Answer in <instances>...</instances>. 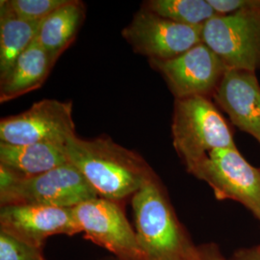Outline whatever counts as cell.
Returning a JSON list of instances; mask_svg holds the SVG:
<instances>
[{"label":"cell","mask_w":260,"mask_h":260,"mask_svg":"<svg viewBox=\"0 0 260 260\" xmlns=\"http://www.w3.org/2000/svg\"><path fill=\"white\" fill-rule=\"evenodd\" d=\"M66 152L99 197L118 204L155 177L143 158L106 138L75 136L67 142Z\"/></svg>","instance_id":"6da1fadb"},{"label":"cell","mask_w":260,"mask_h":260,"mask_svg":"<svg viewBox=\"0 0 260 260\" xmlns=\"http://www.w3.org/2000/svg\"><path fill=\"white\" fill-rule=\"evenodd\" d=\"M135 232L146 260H193L198 246L179 223L154 177L132 196Z\"/></svg>","instance_id":"7a4b0ae2"},{"label":"cell","mask_w":260,"mask_h":260,"mask_svg":"<svg viewBox=\"0 0 260 260\" xmlns=\"http://www.w3.org/2000/svg\"><path fill=\"white\" fill-rule=\"evenodd\" d=\"M99 195L70 162L41 175L20 177L0 166V205L74 208Z\"/></svg>","instance_id":"3957f363"},{"label":"cell","mask_w":260,"mask_h":260,"mask_svg":"<svg viewBox=\"0 0 260 260\" xmlns=\"http://www.w3.org/2000/svg\"><path fill=\"white\" fill-rule=\"evenodd\" d=\"M172 131L187 171L214 149L236 148L231 128L206 96L176 99Z\"/></svg>","instance_id":"277c9868"},{"label":"cell","mask_w":260,"mask_h":260,"mask_svg":"<svg viewBox=\"0 0 260 260\" xmlns=\"http://www.w3.org/2000/svg\"><path fill=\"white\" fill-rule=\"evenodd\" d=\"M188 173L210 186L218 200L240 203L260 221V170L237 148L214 149Z\"/></svg>","instance_id":"5b68a950"},{"label":"cell","mask_w":260,"mask_h":260,"mask_svg":"<svg viewBox=\"0 0 260 260\" xmlns=\"http://www.w3.org/2000/svg\"><path fill=\"white\" fill-rule=\"evenodd\" d=\"M203 43L228 70H260V7L216 16L203 26Z\"/></svg>","instance_id":"8992f818"},{"label":"cell","mask_w":260,"mask_h":260,"mask_svg":"<svg viewBox=\"0 0 260 260\" xmlns=\"http://www.w3.org/2000/svg\"><path fill=\"white\" fill-rule=\"evenodd\" d=\"M79 233L120 260H146L136 232L118 203L101 197L73 208Z\"/></svg>","instance_id":"52a82bcc"},{"label":"cell","mask_w":260,"mask_h":260,"mask_svg":"<svg viewBox=\"0 0 260 260\" xmlns=\"http://www.w3.org/2000/svg\"><path fill=\"white\" fill-rule=\"evenodd\" d=\"M75 136L73 105L57 100L40 101L26 111L0 121V141L10 145H66Z\"/></svg>","instance_id":"ba28073f"},{"label":"cell","mask_w":260,"mask_h":260,"mask_svg":"<svg viewBox=\"0 0 260 260\" xmlns=\"http://www.w3.org/2000/svg\"><path fill=\"white\" fill-rule=\"evenodd\" d=\"M121 34L135 52L159 61L174 59L203 43V27L180 24L146 9L135 14Z\"/></svg>","instance_id":"9c48e42d"},{"label":"cell","mask_w":260,"mask_h":260,"mask_svg":"<svg viewBox=\"0 0 260 260\" xmlns=\"http://www.w3.org/2000/svg\"><path fill=\"white\" fill-rule=\"evenodd\" d=\"M176 99L213 94L225 71L222 60L204 43L174 59L150 60Z\"/></svg>","instance_id":"30bf717a"},{"label":"cell","mask_w":260,"mask_h":260,"mask_svg":"<svg viewBox=\"0 0 260 260\" xmlns=\"http://www.w3.org/2000/svg\"><path fill=\"white\" fill-rule=\"evenodd\" d=\"M0 231L42 249L50 236L79 233L73 208L33 205L1 206Z\"/></svg>","instance_id":"8fae6325"},{"label":"cell","mask_w":260,"mask_h":260,"mask_svg":"<svg viewBox=\"0 0 260 260\" xmlns=\"http://www.w3.org/2000/svg\"><path fill=\"white\" fill-rule=\"evenodd\" d=\"M213 96L235 126L260 143V85L255 73L226 70Z\"/></svg>","instance_id":"7c38bea8"},{"label":"cell","mask_w":260,"mask_h":260,"mask_svg":"<svg viewBox=\"0 0 260 260\" xmlns=\"http://www.w3.org/2000/svg\"><path fill=\"white\" fill-rule=\"evenodd\" d=\"M69 163L66 145L0 143V166L20 177H34Z\"/></svg>","instance_id":"4fadbf2b"},{"label":"cell","mask_w":260,"mask_h":260,"mask_svg":"<svg viewBox=\"0 0 260 260\" xmlns=\"http://www.w3.org/2000/svg\"><path fill=\"white\" fill-rule=\"evenodd\" d=\"M54 65L46 49L35 40L18 58L7 77L0 82L1 103L41 88Z\"/></svg>","instance_id":"5bb4252c"},{"label":"cell","mask_w":260,"mask_h":260,"mask_svg":"<svg viewBox=\"0 0 260 260\" xmlns=\"http://www.w3.org/2000/svg\"><path fill=\"white\" fill-rule=\"evenodd\" d=\"M85 14L83 2L68 0L65 5L42 21L36 40L46 49L54 64L74 43L83 23Z\"/></svg>","instance_id":"9a60e30c"},{"label":"cell","mask_w":260,"mask_h":260,"mask_svg":"<svg viewBox=\"0 0 260 260\" xmlns=\"http://www.w3.org/2000/svg\"><path fill=\"white\" fill-rule=\"evenodd\" d=\"M41 23L20 19L7 0L0 2V81L7 77L19 56L36 40Z\"/></svg>","instance_id":"2e32d148"},{"label":"cell","mask_w":260,"mask_h":260,"mask_svg":"<svg viewBox=\"0 0 260 260\" xmlns=\"http://www.w3.org/2000/svg\"><path fill=\"white\" fill-rule=\"evenodd\" d=\"M144 9L177 23L203 27L217 16L207 0H150Z\"/></svg>","instance_id":"e0dca14e"},{"label":"cell","mask_w":260,"mask_h":260,"mask_svg":"<svg viewBox=\"0 0 260 260\" xmlns=\"http://www.w3.org/2000/svg\"><path fill=\"white\" fill-rule=\"evenodd\" d=\"M10 8L20 19L42 22L68 0H7Z\"/></svg>","instance_id":"ac0fdd59"},{"label":"cell","mask_w":260,"mask_h":260,"mask_svg":"<svg viewBox=\"0 0 260 260\" xmlns=\"http://www.w3.org/2000/svg\"><path fill=\"white\" fill-rule=\"evenodd\" d=\"M0 260H46L43 249L0 231Z\"/></svg>","instance_id":"d6986e66"},{"label":"cell","mask_w":260,"mask_h":260,"mask_svg":"<svg viewBox=\"0 0 260 260\" xmlns=\"http://www.w3.org/2000/svg\"><path fill=\"white\" fill-rule=\"evenodd\" d=\"M217 16H230L260 7V0H207Z\"/></svg>","instance_id":"ffe728a7"},{"label":"cell","mask_w":260,"mask_h":260,"mask_svg":"<svg viewBox=\"0 0 260 260\" xmlns=\"http://www.w3.org/2000/svg\"><path fill=\"white\" fill-rule=\"evenodd\" d=\"M193 260H230L225 258L217 245L213 243L198 246V251Z\"/></svg>","instance_id":"44dd1931"},{"label":"cell","mask_w":260,"mask_h":260,"mask_svg":"<svg viewBox=\"0 0 260 260\" xmlns=\"http://www.w3.org/2000/svg\"><path fill=\"white\" fill-rule=\"evenodd\" d=\"M231 260H260V246L235 251Z\"/></svg>","instance_id":"7402d4cb"},{"label":"cell","mask_w":260,"mask_h":260,"mask_svg":"<svg viewBox=\"0 0 260 260\" xmlns=\"http://www.w3.org/2000/svg\"><path fill=\"white\" fill-rule=\"evenodd\" d=\"M104 260H120V259H118V258H117V257H115V256H113V257H110V258H106V259H104Z\"/></svg>","instance_id":"603a6c76"},{"label":"cell","mask_w":260,"mask_h":260,"mask_svg":"<svg viewBox=\"0 0 260 260\" xmlns=\"http://www.w3.org/2000/svg\"><path fill=\"white\" fill-rule=\"evenodd\" d=\"M259 246H260V245H259Z\"/></svg>","instance_id":"cb8c5ba5"}]
</instances>
